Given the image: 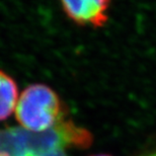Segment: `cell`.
<instances>
[{
    "label": "cell",
    "instance_id": "obj_4",
    "mask_svg": "<svg viewBox=\"0 0 156 156\" xmlns=\"http://www.w3.org/2000/svg\"><path fill=\"white\" fill-rule=\"evenodd\" d=\"M24 156H68L64 149H57V150L41 152V153H27Z\"/></svg>",
    "mask_w": 156,
    "mask_h": 156
},
{
    "label": "cell",
    "instance_id": "obj_3",
    "mask_svg": "<svg viewBox=\"0 0 156 156\" xmlns=\"http://www.w3.org/2000/svg\"><path fill=\"white\" fill-rule=\"evenodd\" d=\"M18 89L15 81L0 70V121L6 120L15 111Z\"/></svg>",
    "mask_w": 156,
    "mask_h": 156
},
{
    "label": "cell",
    "instance_id": "obj_7",
    "mask_svg": "<svg viewBox=\"0 0 156 156\" xmlns=\"http://www.w3.org/2000/svg\"><path fill=\"white\" fill-rule=\"evenodd\" d=\"M0 156H3V155H0Z\"/></svg>",
    "mask_w": 156,
    "mask_h": 156
},
{
    "label": "cell",
    "instance_id": "obj_1",
    "mask_svg": "<svg viewBox=\"0 0 156 156\" xmlns=\"http://www.w3.org/2000/svg\"><path fill=\"white\" fill-rule=\"evenodd\" d=\"M14 112L20 126L34 133L51 129L64 120L60 98L45 84L27 86L18 98Z\"/></svg>",
    "mask_w": 156,
    "mask_h": 156
},
{
    "label": "cell",
    "instance_id": "obj_2",
    "mask_svg": "<svg viewBox=\"0 0 156 156\" xmlns=\"http://www.w3.org/2000/svg\"><path fill=\"white\" fill-rule=\"evenodd\" d=\"M61 5L67 16L77 24L101 27L108 20L107 11L110 1H105V0L62 1Z\"/></svg>",
    "mask_w": 156,
    "mask_h": 156
},
{
    "label": "cell",
    "instance_id": "obj_5",
    "mask_svg": "<svg viewBox=\"0 0 156 156\" xmlns=\"http://www.w3.org/2000/svg\"><path fill=\"white\" fill-rule=\"evenodd\" d=\"M92 156H111V155H105V154H98V155H92Z\"/></svg>",
    "mask_w": 156,
    "mask_h": 156
},
{
    "label": "cell",
    "instance_id": "obj_6",
    "mask_svg": "<svg viewBox=\"0 0 156 156\" xmlns=\"http://www.w3.org/2000/svg\"><path fill=\"white\" fill-rule=\"evenodd\" d=\"M146 156H156V152H155V153H152V154H149V155H146Z\"/></svg>",
    "mask_w": 156,
    "mask_h": 156
}]
</instances>
